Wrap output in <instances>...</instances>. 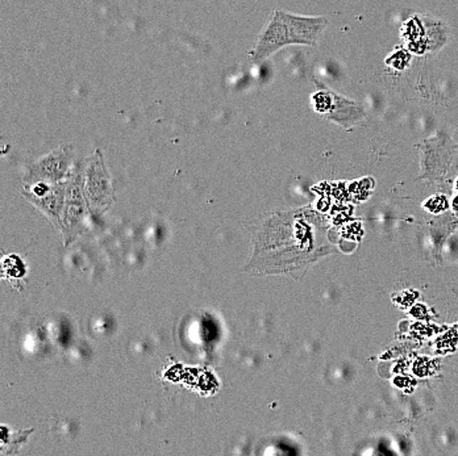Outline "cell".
I'll return each mask as SVG.
<instances>
[{
  "instance_id": "1",
  "label": "cell",
  "mask_w": 458,
  "mask_h": 456,
  "mask_svg": "<svg viewBox=\"0 0 458 456\" xmlns=\"http://www.w3.org/2000/svg\"><path fill=\"white\" fill-rule=\"evenodd\" d=\"M327 26L328 20L324 16H303L276 9L259 33L251 52V60L264 62L290 45L316 48Z\"/></svg>"
},
{
  "instance_id": "2",
  "label": "cell",
  "mask_w": 458,
  "mask_h": 456,
  "mask_svg": "<svg viewBox=\"0 0 458 456\" xmlns=\"http://www.w3.org/2000/svg\"><path fill=\"white\" fill-rule=\"evenodd\" d=\"M315 83L319 86V90L311 95L312 108L315 112L344 130L355 129L365 121L368 113L363 104L338 94L318 80H315Z\"/></svg>"
},
{
  "instance_id": "3",
  "label": "cell",
  "mask_w": 458,
  "mask_h": 456,
  "mask_svg": "<svg viewBox=\"0 0 458 456\" xmlns=\"http://www.w3.org/2000/svg\"><path fill=\"white\" fill-rule=\"evenodd\" d=\"M83 192L93 216L103 215L116 200L111 176L100 150H95L83 166Z\"/></svg>"
},
{
  "instance_id": "4",
  "label": "cell",
  "mask_w": 458,
  "mask_h": 456,
  "mask_svg": "<svg viewBox=\"0 0 458 456\" xmlns=\"http://www.w3.org/2000/svg\"><path fill=\"white\" fill-rule=\"evenodd\" d=\"M87 211L90 212L83 192V167L77 164L68 181L65 204L61 217L60 232L66 245L85 232Z\"/></svg>"
},
{
  "instance_id": "5",
  "label": "cell",
  "mask_w": 458,
  "mask_h": 456,
  "mask_svg": "<svg viewBox=\"0 0 458 456\" xmlns=\"http://www.w3.org/2000/svg\"><path fill=\"white\" fill-rule=\"evenodd\" d=\"M74 159H76V152L71 145H62L57 147L29 164L23 181L24 183L66 181L77 166Z\"/></svg>"
},
{
  "instance_id": "6",
  "label": "cell",
  "mask_w": 458,
  "mask_h": 456,
  "mask_svg": "<svg viewBox=\"0 0 458 456\" xmlns=\"http://www.w3.org/2000/svg\"><path fill=\"white\" fill-rule=\"evenodd\" d=\"M68 181L62 183L29 181L24 183L23 189V195L43 215L48 216L58 230L61 229V217L65 204Z\"/></svg>"
}]
</instances>
